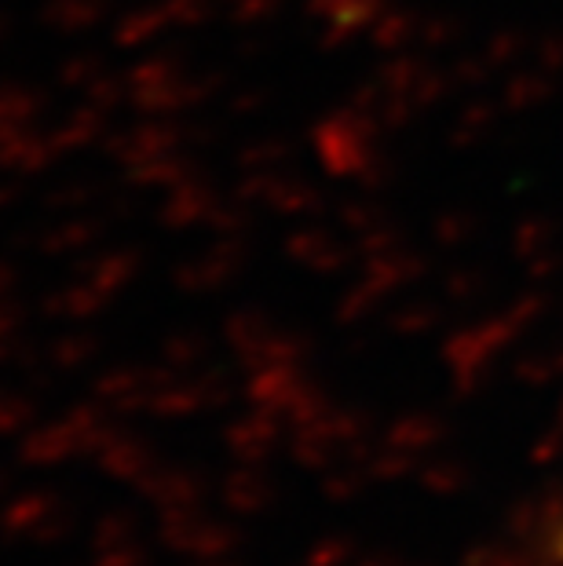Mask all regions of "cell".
Masks as SVG:
<instances>
[{"label":"cell","mask_w":563,"mask_h":566,"mask_svg":"<svg viewBox=\"0 0 563 566\" xmlns=\"http://www.w3.org/2000/svg\"><path fill=\"white\" fill-rule=\"evenodd\" d=\"M560 556H563V537H560Z\"/></svg>","instance_id":"obj_1"}]
</instances>
